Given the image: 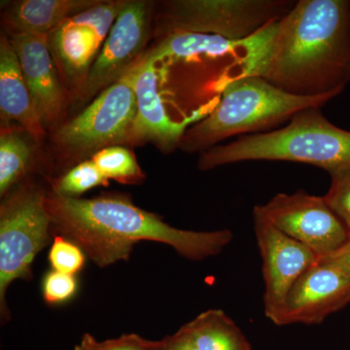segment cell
Masks as SVG:
<instances>
[{
    "label": "cell",
    "instance_id": "10",
    "mask_svg": "<svg viewBox=\"0 0 350 350\" xmlns=\"http://www.w3.org/2000/svg\"><path fill=\"white\" fill-rule=\"evenodd\" d=\"M144 0L128 1L115 21L107 40L90 70L77 100H93L110 85L119 81L144 57L152 31V8Z\"/></svg>",
    "mask_w": 350,
    "mask_h": 350
},
{
    "label": "cell",
    "instance_id": "14",
    "mask_svg": "<svg viewBox=\"0 0 350 350\" xmlns=\"http://www.w3.org/2000/svg\"><path fill=\"white\" fill-rule=\"evenodd\" d=\"M107 38L75 15L49 34L51 54L64 89L77 100Z\"/></svg>",
    "mask_w": 350,
    "mask_h": 350
},
{
    "label": "cell",
    "instance_id": "17",
    "mask_svg": "<svg viewBox=\"0 0 350 350\" xmlns=\"http://www.w3.org/2000/svg\"><path fill=\"white\" fill-rule=\"evenodd\" d=\"M243 51V41L209 34L174 32L161 36L158 42L145 53V57L156 64L179 63L200 55L239 54Z\"/></svg>",
    "mask_w": 350,
    "mask_h": 350
},
{
    "label": "cell",
    "instance_id": "25",
    "mask_svg": "<svg viewBox=\"0 0 350 350\" xmlns=\"http://www.w3.org/2000/svg\"><path fill=\"white\" fill-rule=\"evenodd\" d=\"M80 342L90 350H159V340H146L133 333L101 342L91 334L86 333Z\"/></svg>",
    "mask_w": 350,
    "mask_h": 350
},
{
    "label": "cell",
    "instance_id": "7",
    "mask_svg": "<svg viewBox=\"0 0 350 350\" xmlns=\"http://www.w3.org/2000/svg\"><path fill=\"white\" fill-rule=\"evenodd\" d=\"M133 68L54 133V144L68 160L92 157L107 147L130 144L137 116Z\"/></svg>",
    "mask_w": 350,
    "mask_h": 350
},
{
    "label": "cell",
    "instance_id": "11",
    "mask_svg": "<svg viewBox=\"0 0 350 350\" xmlns=\"http://www.w3.org/2000/svg\"><path fill=\"white\" fill-rule=\"evenodd\" d=\"M350 303V271L323 258L319 259L292 288L283 325L320 324Z\"/></svg>",
    "mask_w": 350,
    "mask_h": 350
},
{
    "label": "cell",
    "instance_id": "13",
    "mask_svg": "<svg viewBox=\"0 0 350 350\" xmlns=\"http://www.w3.org/2000/svg\"><path fill=\"white\" fill-rule=\"evenodd\" d=\"M133 88L137 96V116L130 144L152 142L163 152L179 147L190 124L189 119L174 121L165 110L160 91L155 62L142 57L133 68Z\"/></svg>",
    "mask_w": 350,
    "mask_h": 350
},
{
    "label": "cell",
    "instance_id": "28",
    "mask_svg": "<svg viewBox=\"0 0 350 350\" xmlns=\"http://www.w3.org/2000/svg\"><path fill=\"white\" fill-rule=\"evenodd\" d=\"M75 350H90L88 347H85L84 345L80 342L79 345H76Z\"/></svg>",
    "mask_w": 350,
    "mask_h": 350
},
{
    "label": "cell",
    "instance_id": "2",
    "mask_svg": "<svg viewBox=\"0 0 350 350\" xmlns=\"http://www.w3.org/2000/svg\"><path fill=\"white\" fill-rule=\"evenodd\" d=\"M45 206L52 227L80 246L100 268L129 261L140 241L167 244L186 259L202 261L220 254L234 239L228 229H177L122 196L81 199L46 191Z\"/></svg>",
    "mask_w": 350,
    "mask_h": 350
},
{
    "label": "cell",
    "instance_id": "6",
    "mask_svg": "<svg viewBox=\"0 0 350 350\" xmlns=\"http://www.w3.org/2000/svg\"><path fill=\"white\" fill-rule=\"evenodd\" d=\"M291 0H172L157 13L161 36L174 32L209 34L243 41L280 19L294 6Z\"/></svg>",
    "mask_w": 350,
    "mask_h": 350
},
{
    "label": "cell",
    "instance_id": "20",
    "mask_svg": "<svg viewBox=\"0 0 350 350\" xmlns=\"http://www.w3.org/2000/svg\"><path fill=\"white\" fill-rule=\"evenodd\" d=\"M105 178L122 184L142 183L145 179L144 172L138 165L135 154L122 146L107 147L96 152L91 157Z\"/></svg>",
    "mask_w": 350,
    "mask_h": 350
},
{
    "label": "cell",
    "instance_id": "18",
    "mask_svg": "<svg viewBox=\"0 0 350 350\" xmlns=\"http://www.w3.org/2000/svg\"><path fill=\"white\" fill-rule=\"evenodd\" d=\"M187 326L199 350H250L239 327L222 310L200 313Z\"/></svg>",
    "mask_w": 350,
    "mask_h": 350
},
{
    "label": "cell",
    "instance_id": "15",
    "mask_svg": "<svg viewBox=\"0 0 350 350\" xmlns=\"http://www.w3.org/2000/svg\"><path fill=\"white\" fill-rule=\"evenodd\" d=\"M0 112L2 120L16 121L33 142L40 144L46 129L39 118L17 54L10 39L0 42Z\"/></svg>",
    "mask_w": 350,
    "mask_h": 350
},
{
    "label": "cell",
    "instance_id": "24",
    "mask_svg": "<svg viewBox=\"0 0 350 350\" xmlns=\"http://www.w3.org/2000/svg\"><path fill=\"white\" fill-rule=\"evenodd\" d=\"M78 283L75 275L51 271L42 282L44 301L49 305L66 303L77 292Z\"/></svg>",
    "mask_w": 350,
    "mask_h": 350
},
{
    "label": "cell",
    "instance_id": "8",
    "mask_svg": "<svg viewBox=\"0 0 350 350\" xmlns=\"http://www.w3.org/2000/svg\"><path fill=\"white\" fill-rule=\"evenodd\" d=\"M256 206L271 224L310 248L319 259L332 256L350 241L344 223L324 197L304 190L278 193L267 204Z\"/></svg>",
    "mask_w": 350,
    "mask_h": 350
},
{
    "label": "cell",
    "instance_id": "16",
    "mask_svg": "<svg viewBox=\"0 0 350 350\" xmlns=\"http://www.w3.org/2000/svg\"><path fill=\"white\" fill-rule=\"evenodd\" d=\"M100 0H22L4 14L10 33L49 36L64 21L98 5Z\"/></svg>",
    "mask_w": 350,
    "mask_h": 350
},
{
    "label": "cell",
    "instance_id": "5",
    "mask_svg": "<svg viewBox=\"0 0 350 350\" xmlns=\"http://www.w3.org/2000/svg\"><path fill=\"white\" fill-rule=\"evenodd\" d=\"M46 190L24 182L4 197L0 207V312L10 319L7 289L18 280L32 278V262L50 243L52 223L45 206Z\"/></svg>",
    "mask_w": 350,
    "mask_h": 350
},
{
    "label": "cell",
    "instance_id": "19",
    "mask_svg": "<svg viewBox=\"0 0 350 350\" xmlns=\"http://www.w3.org/2000/svg\"><path fill=\"white\" fill-rule=\"evenodd\" d=\"M32 147L20 131H1L0 135V196L5 197L27 174Z\"/></svg>",
    "mask_w": 350,
    "mask_h": 350
},
{
    "label": "cell",
    "instance_id": "1",
    "mask_svg": "<svg viewBox=\"0 0 350 350\" xmlns=\"http://www.w3.org/2000/svg\"><path fill=\"white\" fill-rule=\"evenodd\" d=\"M239 76L290 94L337 98L350 82V0H299L243 41Z\"/></svg>",
    "mask_w": 350,
    "mask_h": 350
},
{
    "label": "cell",
    "instance_id": "3",
    "mask_svg": "<svg viewBox=\"0 0 350 350\" xmlns=\"http://www.w3.org/2000/svg\"><path fill=\"white\" fill-rule=\"evenodd\" d=\"M250 161L306 163L332 174L350 167V131L331 123L319 107L308 108L280 130L243 135L202 152L198 169Z\"/></svg>",
    "mask_w": 350,
    "mask_h": 350
},
{
    "label": "cell",
    "instance_id": "22",
    "mask_svg": "<svg viewBox=\"0 0 350 350\" xmlns=\"http://www.w3.org/2000/svg\"><path fill=\"white\" fill-rule=\"evenodd\" d=\"M48 260L53 271L75 275L84 268L86 254L70 239L56 234L51 245Z\"/></svg>",
    "mask_w": 350,
    "mask_h": 350
},
{
    "label": "cell",
    "instance_id": "23",
    "mask_svg": "<svg viewBox=\"0 0 350 350\" xmlns=\"http://www.w3.org/2000/svg\"><path fill=\"white\" fill-rule=\"evenodd\" d=\"M331 184L323 196L328 206L344 223L350 237V167L330 174Z\"/></svg>",
    "mask_w": 350,
    "mask_h": 350
},
{
    "label": "cell",
    "instance_id": "26",
    "mask_svg": "<svg viewBox=\"0 0 350 350\" xmlns=\"http://www.w3.org/2000/svg\"><path fill=\"white\" fill-rule=\"evenodd\" d=\"M159 350H199L187 324L176 333L159 340Z\"/></svg>",
    "mask_w": 350,
    "mask_h": 350
},
{
    "label": "cell",
    "instance_id": "4",
    "mask_svg": "<svg viewBox=\"0 0 350 350\" xmlns=\"http://www.w3.org/2000/svg\"><path fill=\"white\" fill-rule=\"evenodd\" d=\"M331 100L293 96L258 76H239L223 86L213 111L187 129L179 148L202 153L227 138L273 128L301 110L320 108Z\"/></svg>",
    "mask_w": 350,
    "mask_h": 350
},
{
    "label": "cell",
    "instance_id": "12",
    "mask_svg": "<svg viewBox=\"0 0 350 350\" xmlns=\"http://www.w3.org/2000/svg\"><path fill=\"white\" fill-rule=\"evenodd\" d=\"M34 107L45 129L54 126L64 114L66 93L51 54L49 36L10 33Z\"/></svg>",
    "mask_w": 350,
    "mask_h": 350
},
{
    "label": "cell",
    "instance_id": "21",
    "mask_svg": "<svg viewBox=\"0 0 350 350\" xmlns=\"http://www.w3.org/2000/svg\"><path fill=\"white\" fill-rule=\"evenodd\" d=\"M109 180L103 176L96 163L82 161L62 176L52 181V192L68 198H79L88 191L100 186H107Z\"/></svg>",
    "mask_w": 350,
    "mask_h": 350
},
{
    "label": "cell",
    "instance_id": "27",
    "mask_svg": "<svg viewBox=\"0 0 350 350\" xmlns=\"http://www.w3.org/2000/svg\"><path fill=\"white\" fill-rule=\"evenodd\" d=\"M327 259L337 262V264L340 265V266L350 271V241L345 244L342 250H338L337 253L332 255V256L327 257Z\"/></svg>",
    "mask_w": 350,
    "mask_h": 350
},
{
    "label": "cell",
    "instance_id": "9",
    "mask_svg": "<svg viewBox=\"0 0 350 350\" xmlns=\"http://www.w3.org/2000/svg\"><path fill=\"white\" fill-rule=\"evenodd\" d=\"M253 226L262 261L265 314L275 325L283 326L292 288L319 258L271 224L257 206L253 208Z\"/></svg>",
    "mask_w": 350,
    "mask_h": 350
}]
</instances>
